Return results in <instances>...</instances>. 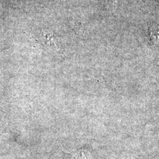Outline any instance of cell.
<instances>
[{"label":"cell","instance_id":"1","mask_svg":"<svg viewBox=\"0 0 159 159\" xmlns=\"http://www.w3.org/2000/svg\"><path fill=\"white\" fill-rule=\"evenodd\" d=\"M43 41L45 42V44L48 45L50 47H57L58 44L57 43L56 37L52 33L50 32H44L42 35Z\"/></svg>","mask_w":159,"mask_h":159},{"label":"cell","instance_id":"2","mask_svg":"<svg viewBox=\"0 0 159 159\" xmlns=\"http://www.w3.org/2000/svg\"><path fill=\"white\" fill-rule=\"evenodd\" d=\"M149 35L154 44L159 46V25H152L149 29Z\"/></svg>","mask_w":159,"mask_h":159}]
</instances>
